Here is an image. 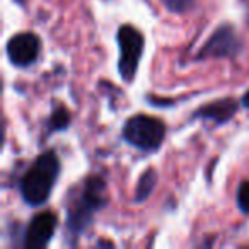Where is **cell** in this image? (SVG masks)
I'll return each mask as SVG.
<instances>
[{"mask_svg":"<svg viewBox=\"0 0 249 249\" xmlns=\"http://www.w3.org/2000/svg\"><path fill=\"white\" fill-rule=\"evenodd\" d=\"M72 195L67 208V234L75 239L90 225L92 215L107 203L106 183L99 176H89L80 183L79 191Z\"/></svg>","mask_w":249,"mask_h":249,"instance_id":"1","label":"cell"},{"mask_svg":"<svg viewBox=\"0 0 249 249\" xmlns=\"http://www.w3.org/2000/svg\"><path fill=\"white\" fill-rule=\"evenodd\" d=\"M60 174V159L55 150L41 154L22 176L19 188L24 201L31 207H41L52 195Z\"/></svg>","mask_w":249,"mask_h":249,"instance_id":"2","label":"cell"},{"mask_svg":"<svg viewBox=\"0 0 249 249\" xmlns=\"http://www.w3.org/2000/svg\"><path fill=\"white\" fill-rule=\"evenodd\" d=\"M166 124L149 114H135L123 126V139L143 152H154L164 142Z\"/></svg>","mask_w":249,"mask_h":249,"instance_id":"3","label":"cell"},{"mask_svg":"<svg viewBox=\"0 0 249 249\" xmlns=\"http://www.w3.org/2000/svg\"><path fill=\"white\" fill-rule=\"evenodd\" d=\"M116 39H118V46H120L118 72H120L123 80L132 82L137 73V69H139L140 58H142L145 39H143V35L139 29L130 24L120 26Z\"/></svg>","mask_w":249,"mask_h":249,"instance_id":"4","label":"cell"},{"mask_svg":"<svg viewBox=\"0 0 249 249\" xmlns=\"http://www.w3.org/2000/svg\"><path fill=\"white\" fill-rule=\"evenodd\" d=\"M241 50L242 41L235 29L224 24L215 29L213 35L208 38V41L198 53V58H234L241 53Z\"/></svg>","mask_w":249,"mask_h":249,"instance_id":"5","label":"cell"},{"mask_svg":"<svg viewBox=\"0 0 249 249\" xmlns=\"http://www.w3.org/2000/svg\"><path fill=\"white\" fill-rule=\"evenodd\" d=\"M39 48H41V43H39L38 36L35 33L26 31L12 36L7 41L5 50H7V56L12 65L19 67V69H26L38 60Z\"/></svg>","mask_w":249,"mask_h":249,"instance_id":"6","label":"cell"},{"mask_svg":"<svg viewBox=\"0 0 249 249\" xmlns=\"http://www.w3.org/2000/svg\"><path fill=\"white\" fill-rule=\"evenodd\" d=\"M56 229V215L52 212H41L29 222L24 234V246L28 249H41L52 241Z\"/></svg>","mask_w":249,"mask_h":249,"instance_id":"7","label":"cell"},{"mask_svg":"<svg viewBox=\"0 0 249 249\" xmlns=\"http://www.w3.org/2000/svg\"><path fill=\"white\" fill-rule=\"evenodd\" d=\"M239 104L235 103V99L232 97H222V99L212 101L208 104H203L201 107H198L195 111L193 118H201V120H210L215 124H224L229 120L234 118V114L237 113Z\"/></svg>","mask_w":249,"mask_h":249,"instance_id":"8","label":"cell"},{"mask_svg":"<svg viewBox=\"0 0 249 249\" xmlns=\"http://www.w3.org/2000/svg\"><path fill=\"white\" fill-rule=\"evenodd\" d=\"M156 184H157V171L149 167L139 179V184H137V190H135V200L139 203L145 201L152 195V191L156 190Z\"/></svg>","mask_w":249,"mask_h":249,"instance_id":"9","label":"cell"},{"mask_svg":"<svg viewBox=\"0 0 249 249\" xmlns=\"http://www.w3.org/2000/svg\"><path fill=\"white\" fill-rule=\"evenodd\" d=\"M70 124V111L63 104L55 103L53 104L52 116L48 120V130L50 132H60V130L69 128Z\"/></svg>","mask_w":249,"mask_h":249,"instance_id":"10","label":"cell"},{"mask_svg":"<svg viewBox=\"0 0 249 249\" xmlns=\"http://www.w3.org/2000/svg\"><path fill=\"white\" fill-rule=\"evenodd\" d=\"M195 2H196V0H162V5L169 12L183 14V12L190 11V9L193 7Z\"/></svg>","mask_w":249,"mask_h":249,"instance_id":"11","label":"cell"},{"mask_svg":"<svg viewBox=\"0 0 249 249\" xmlns=\"http://www.w3.org/2000/svg\"><path fill=\"white\" fill-rule=\"evenodd\" d=\"M237 205L241 212L249 213V181H242L237 190Z\"/></svg>","mask_w":249,"mask_h":249,"instance_id":"12","label":"cell"},{"mask_svg":"<svg viewBox=\"0 0 249 249\" xmlns=\"http://www.w3.org/2000/svg\"><path fill=\"white\" fill-rule=\"evenodd\" d=\"M242 104H244V106H246V107H248V109H249V90H248V92L244 94V96H242Z\"/></svg>","mask_w":249,"mask_h":249,"instance_id":"13","label":"cell"},{"mask_svg":"<svg viewBox=\"0 0 249 249\" xmlns=\"http://www.w3.org/2000/svg\"><path fill=\"white\" fill-rule=\"evenodd\" d=\"M97 244H99V246H109V248H111V246H113V242H107V241H99V242H97Z\"/></svg>","mask_w":249,"mask_h":249,"instance_id":"14","label":"cell"},{"mask_svg":"<svg viewBox=\"0 0 249 249\" xmlns=\"http://www.w3.org/2000/svg\"><path fill=\"white\" fill-rule=\"evenodd\" d=\"M248 24H249V18H248Z\"/></svg>","mask_w":249,"mask_h":249,"instance_id":"15","label":"cell"}]
</instances>
